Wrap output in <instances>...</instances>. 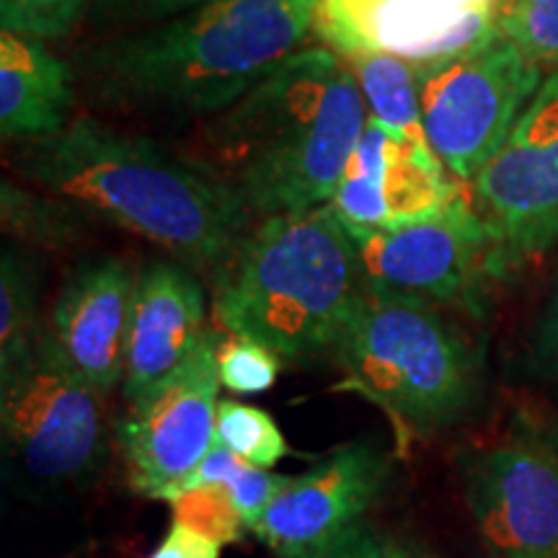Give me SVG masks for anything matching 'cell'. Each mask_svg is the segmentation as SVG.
Here are the masks:
<instances>
[{"label":"cell","mask_w":558,"mask_h":558,"mask_svg":"<svg viewBox=\"0 0 558 558\" xmlns=\"http://www.w3.org/2000/svg\"><path fill=\"white\" fill-rule=\"evenodd\" d=\"M169 505L173 507V520L199 530L222 546L241 541L243 530H248L239 507L233 505L226 488L218 484L184 488L169 499Z\"/></svg>","instance_id":"d4e9b609"},{"label":"cell","mask_w":558,"mask_h":558,"mask_svg":"<svg viewBox=\"0 0 558 558\" xmlns=\"http://www.w3.org/2000/svg\"><path fill=\"white\" fill-rule=\"evenodd\" d=\"M218 349L207 329L190 360L117 422L130 484L145 497L163 499L218 445Z\"/></svg>","instance_id":"30bf717a"},{"label":"cell","mask_w":558,"mask_h":558,"mask_svg":"<svg viewBox=\"0 0 558 558\" xmlns=\"http://www.w3.org/2000/svg\"><path fill=\"white\" fill-rule=\"evenodd\" d=\"M222 543L199 533L184 522L173 520V525L150 558H220Z\"/></svg>","instance_id":"f1b7e54d"},{"label":"cell","mask_w":558,"mask_h":558,"mask_svg":"<svg viewBox=\"0 0 558 558\" xmlns=\"http://www.w3.org/2000/svg\"><path fill=\"white\" fill-rule=\"evenodd\" d=\"M290 481L292 476H288V473H271L256 469V465L246 463V460H241L235 452H230L218 442L207 452V458L202 460L192 476H186L179 486H173L163 494V501L177 497L184 488L218 484L230 494L233 505L239 507L243 522H246V527L251 530L254 522L262 518L264 509L275 501L277 494H282L284 488L290 486Z\"/></svg>","instance_id":"44dd1931"},{"label":"cell","mask_w":558,"mask_h":558,"mask_svg":"<svg viewBox=\"0 0 558 558\" xmlns=\"http://www.w3.org/2000/svg\"><path fill=\"white\" fill-rule=\"evenodd\" d=\"M337 54L352 70L369 117L378 120L401 143L435 153L424 130L414 68L399 54L378 50H344Z\"/></svg>","instance_id":"e0dca14e"},{"label":"cell","mask_w":558,"mask_h":558,"mask_svg":"<svg viewBox=\"0 0 558 558\" xmlns=\"http://www.w3.org/2000/svg\"><path fill=\"white\" fill-rule=\"evenodd\" d=\"M282 373V357L262 341L230 337L220 341L218 375L220 386L235 396L267 393Z\"/></svg>","instance_id":"cb8c5ba5"},{"label":"cell","mask_w":558,"mask_h":558,"mask_svg":"<svg viewBox=\"0 0 558 558\" xmlns=\"http://www.w3.org/2000/svg\"><path fill=\"white\" fill-rule=\"evenodd\" d=\"M300 558H407V546L360 522L329 546Z\"/></svg>","instance_id":"4316f807"},{"label":"cell","mask_w":558,"mask_h":558,"mask_svg":"<svg viewBox=\"0 0 558 558\" xmlns=\"http://www.w3.org/2000/svg\"><path fill=\"white\" fill-rule=\"evenodd\" d=\"M73 75L41 39L0 32V135L37 140L60 132L73 109Z\"/></svg>","instance_id":"2e32d148"},{"label":"cell","mask_w":558,"mask_h":558,"mask_svg":"<svg viewBox=\"0 0 558 558\" xmlns=\"http://www.w3.org/2000/svg\"><path fill=\"white\" fill-rule=\"evenodd\" d=\"M218 442L264 471L275 469L292 452L269 411L233 399L218 403Z\"/></svg>","instance_id":"7402d4cb"},{"label":"cell","mask_w":558,"mask_h":558,"mask_svg":"<svg viewBox=\"0 0 558 558\" xmlns=\"http://www.w3.org/2000/svg\"><path fill=\"white\" fill-rule=\"evenodd\" d=\"M393 145L396 137L369 117L357 145H354L337 194L329 202L349 235L369 233V230L388 226L386 173Z\"/></svg>","instance_id":"ac0fdd59"},{"label":"cell","mask_w":558,"mask_h":558,"mask_svg":"<svg viewBox=\"0 0 558 558\" xmlns=\"http://www.w3.org/2000/svg\"><path fill=\"white\" fill-rule=\"evenodd\" d=\"M407 558H435V556H429L427 550L418 546H407Z\"/></svg>","instance_id":"4dcf8cb0"},{"label":"cell","mask_w":558,"mask_h":558,"mask_svg":"<svg viewBox=\"0 0 558 558\" xmlns=\"http://www.w3.org/2000/svg\"><path fill=\"white\" fill-rule=\"evenodd\" d=\"M88 0H0L3 32L34 39H62L78 24Z\"/></svg>","instance_id":"484cf974"},{"label":"cell","mask_w":558,"mask_h":558,"mask_svg":"<svg viewBox=\"0 0 558 558\" xmlns=\"http://www.w3.org/2000/svg\"><path fill=\"white\" fill-rule=\"evenodd\" d=\"M0 432L26 476L73 484L107 458L104 393L41 339L29 357L0 369Z\"/></svg>","instance_id":"8992f818"},{"label":"cell","mask_w":558,"mask_h":558,"mask_svg":"<svg viewBox=\"0 0 558 558\" xmlns=\"http://www.w3.org/2000/svg\"><path fill=\"white\" fill-rule=\"evenodd\" d=\"M471 205L494 248L497 277L558 243V70L478 177Z\"/></svg>","instance_id":"ba28073f"},{"label":"cell","mask_w":558,"mask_h":558,"mask_svg":"<svg viewBox=\"0 0 558 558\" xmlns=\"http://www.w3.org/2000/svg\"><path fill=\"white\" fill-rule=\"evenodd\" d=\"M533 365L543 380L558 388V271L533 331Z\"/></svg>","instance_id":"83f0119b"},{"label":"cell","mask_w":558,"mask_h":558,"mask_svg":"<svg viewBox=\"0 0 558 558\" xmlns=\"http://www.w3.org/2000/svg\"><path fill=\"white\" fill-rule=\"evenodd\" d=\"M512 3H514V0H492V5H494V9H497L499 16H501V13H505Z\"/></svg>","instance_id":"1f68e13d"},{"label":"cell","mask_w":558,"mask_h":558,"mask_svg":"<svg viewBox=\"0 0 558 558\" xmlns=\"http://www.w3.org/2000/svg\"><path fill=\"white\" fill-rule=\"evenodd\" d=\"M331 354L344 388L409 432L458 422L478 396V354L427 300L365 288Z\"/></svg>","instance_id":"5b68a950"},{"label":"cell","mask_w":558,"mask_h":558,"mask_svg":"<svg viewBox=\"0 0 558 558\" xmlns=\"http://www.w3.org/2000/svg\"><path fill=\"white\" fill-rule=\"evenodd\" d=\"M386 476V452L369 442L341 445L313 469L292 476L251 533L279 558L308 556L365 522Z\"/></svg>","instance_id":"4fadbf2b"},{"label":"cell","mask_w":558,"mask_h":558,"mask_svg":"<svg viewBox=\"0 0 558 558\" xmlns=\"http://www.w3.org/2000/svg\"><path fill=\"white\" fill-rule=\"evenodd\" d=\"M463 494L481 541L499 558H558V448L514 435L471 452Z\"/></svg>","instance_id":"8fae6325"},{"label":"cell","mask_w":558,"mask_h":558,"mask_svg":"<svg viewBox=\"0 0 558 558\" xmlns=\"http://www.w3.org/2000/svg\"><path fill=\"white\" fill-rule=\"evenodd\" d=\"M132 3L150 13H177L186 9H199V5L209 3V0H132Z\"/></svg>","instance_id":"f546056e"},{"label":"cell","mask_w":558,"mask_h":558,"mask_svg":"<svg viewBox=\"0 0 558 558\" xmlns=\"http://www.w3.org/2000/svg\"><path fill=\"white\" fill-rule=\"evenodd\" d=\"M37 271L19 251L0 256V369L26 360L41 344Z\"/></svg>","instance_id":"ffe728a7"},{"label":"cell","mask_w":558,"mask_h":558,"mask_svg":"<svg viewBox=\"0 0 558 558\" xmlns=\"http://www.w3.org/2000/svg\"><path fill=\"white\" fill-rule=\"evenodd\" d=\"M16 171L34 190L156 243L194 271L218 275L254 220L239 194L199 163L90 117L26 140Z\"/></svg>","instance_id":"6da1fadb"},{"label":"cell","mask_w":558,"mask_h":558,"mask_svg":"<svg viewBox=\"0 0 558 558\" xmlns=\"http://www.w3.org/2000/svg\"><path fill=\"white\" fill-rule=\"evenodd\" d=\"M316 34L333 52H390L424 73L481 50L501 29L492 0H320Z\"/></svg>","instance_id":"7c38bea8"},{"label":"cell","mask_w":558,"mask_h":558,"mask_svg":"<svg viewBox=\"0 0 558 558\" xmlns=\"http://www.w3.org/2000/svg\"><path fill=\"white\" fill-rule=\"evenodd\" d=\"M86 209L41 190L3 181L0 186V218L13 239L47 248H65L81 239L86 228Z\"/></svg>","instance_id":"d6986e66"},{"label":"cell","mask_w":558,"mask_h":558,"mask_svg":"<svg viewBox=\"0 0 558 558\" xmlns=\"http://www.w3.org/2000/svg\"><path fill=\"white\" fill-rule=\"evenodd\" d=\"M499 29L541 68L558 65V0H514L499 16Z\"/></svg>","instance_id":"603a6c76"},{"label":"cell","mask_w":558,"mask_h":558,"mask_svg":"<svg viewBox=\"0 0 558 558\" xmlns=\"http://www.w3.org/2000/svg\"><path fill=\"white\" fill-rule=\"evenodd\" d=\"M365 288L484 313L494 248L469 199L432 218L352 235Z\"/></svg>","instance_id":"9c48e42d"},{"label":"cell","mask_w":558,"mask_h":558,"mask_svg":"<svg viewBox=\"0 0 558 558\" xmlns=\"http://www.w3.org/2000/svg\"><path fill=\"white\" fill-rule=\"evenodd\" d=\"M320 0H209L83 60L111 109L218 117L316 34Z\"/></svg>","instance_id":"3957f363"},{"label":"cell","mask_w":558,"mask_h":558,"mask_svg":"<svg viewBox=\"0 0 558 558\" xmlns=\"http://www.w3.org/2000/svg\"><path fill=\"white\" fill-rule=\"evenodd\" d=\"M207 298L194 269L177 259L148 262L132 295L122 399L143 401L190 360L207 331Z\"/></svg>","instance_id":"9a60e30c"},{"label":"cell","mask_w":558,"mask_h":558,"mask_svg":"<svg viewBox=\"0 0 558 558\" xmlns=\"http://www.w3.org/2000/svg\"><path fill=\"white\" fill-rule=\"evenodd\" d=\"M137 271L117 256L78 264L52 305L47 344L104 396L122 388Z\"/></svg>","instance_id":"5bb4252c"},{"label":"cell","mask_w":558,"mask_h":558,"mask_svg":"<svg viewBox=\"0 0 558 558\" xmlns=\"http://www.w3.org/2000/svg\"><path fill=\"white\" fill-rule=\"evenodd\" d=\"M369 120L352 70L331 47H303L202 132L199 166L251 215L329 205Z\"/></svg>","instance_id":"7a4b0ae2"},{"label":"cell","mask_w":558,"mask_h":558,"mask_svg":"<svg viewBox=\"0 0 558 558\" xmlns=\"http://www.w3.org/2000/svg\"><path fill=\"white\" fill-rule=\"evenodd\" d=\"M424 130L456 181H473L497 156L538 94L543 68L505 34L481 50L416 73Z\"/></svg>","instance_id":"52a82bcc"},{"label":"cell","mask_w":558,"mask_h":558,"mask_svg":"<svg viewBox=\"0 0 558 558\" xmlns=\"http://www.w3.org/2000/svg\"><path fill=\"white\" fill-rule=\"evenodd\" d=\"M215 279L222 329L290 362L333 352L365 292L357 248L329 205L264 218Z\"/></svg>","instance_id":"277c9868"}]
</instances>
